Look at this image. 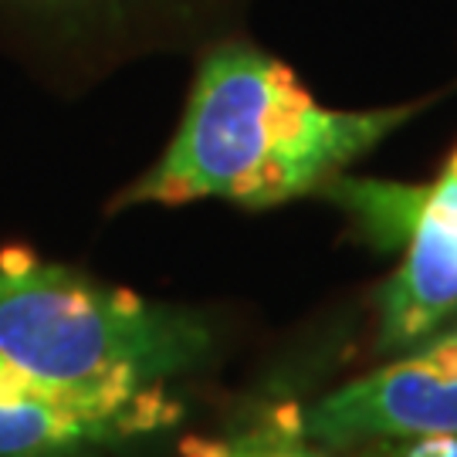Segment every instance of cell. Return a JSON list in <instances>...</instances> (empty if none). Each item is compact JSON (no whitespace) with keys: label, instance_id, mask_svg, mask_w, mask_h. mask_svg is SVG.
Wrapping results in <instances>:
<instances>
[{"label":"cell","instance_id":"cell-6","mask_svg":"<svg viewBox=\"0 0 457 457\" xmlns=\"http://www.w3.org/2000/svg\"><path fill=\"white\" fill-rule=\"evenodd\" d=\"M183 457H328L319 444L302 434V413L275 417L268 427L247 430L230 441H194L187 444Z\"/></svg>","mask_w":457,"mask_h":457},{"label":"cell","instance_id":"cell-5","mask_svg":"<svg viewBox=\"0 0 457 457\" xmlns=\"http://www.w3.org/2000/svg\"><path fill=\"white\" fill-rule=\"evenodd\" d=\"M379 345L413 349L457 319V149L427 187L403 264L379 295Z\"/></svg>","mask_w":457,"mask_h":457},{"label":"cell","instance_id":"cell-3","mask_svg":"<svg viewBox=\"0 0 457 457\" xmlns=\"http://www.w3.org/2000/svg\"><path fill=\"white\" fill-rule=\"evenodd\" d=\"M177 420L166 386H62L0 360V457H79Z\"/></svg>","mask_w":457,"mask_h":457},{"label":"cell","instance_id":"cell-2","mask_svg":"<svg viewBox=\"0 0 457 457\" xmlns=\"http://www.w3.org/2000/svg\"><path fill=\"white\" fill-rule=\"evenodd\" d=\"M211 349L194 312L0 251V360L62 386H166Z\"/></svg>","mask_w":457,"mask_h":457},{"label":"cell","instance_id":"cell-1","mask_svg":"<svg viewBox=\"0 0 457 457\" xmlns=\"http://www.w3.org/2000/svg\"><path fill=\"white\" fill-rule=\"evenodd\" d=\"M424 105L326 109L278 58L224 45L196 71L180 129L160 163L119 196V207L194 200L275 207L322 194Z\"/></svg>","mask_w":457,"mask_h":457},{"label":"cell","instance_id":"cell-4","mask_svg":"<svg viewBox=\"0 0 457 457\" xmlns=\"http://www.w3.org/2000/svg\"><path fill=\"white\" fill-rule=\"evenodd\" d=\"M447 430H457V328L413 345L403 360L353 379L302 413V434L319 447Z\"/></svg>","mask_w":457,"mask_h":457},{"label":"cell","instance_id":"cell-7","mask_svg":"<svg viewBox=\"0 0 457 457\" xmlns=\"http://www.w3.org/2000/svg\"><path fill=\"white\" fill-rule=\"evenodd\" d=\"M356 457H457V430L362 444V451Z\"/></svg>","mask_w":457,"mask_h":457}]
</instances>
